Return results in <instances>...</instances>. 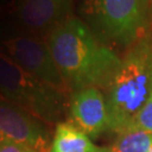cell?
Returning <instances> with one entry per match:
<instances>
[{
	"mask_svg": "<svg viewBox=\"0 0 152 152\" xmlns=\"http://www.w3.org/2000/svg\"><path fill=\"white\" fill-rule=\"evenodd\" d=\"M45 41L71 94L90 87L107 90L122 63L118 55L75 16L55 28Z\"/></svg>",
	"mask_w": 152,
	"mask_h": 152,
	"instance_id": "6da1fadb",
	"label": "cell"
},
{
	"mask_svg": "<svg viewBox=\"0 0 152 152\" xmlns=\"http://www.w3.org/2000/svg\"><path fill=\"white\" fill-rule=\"evenodd\" d=\"M106 92L108 129L120 134L133 124L152 94L151 38L131 46Z\"/></svg>",
	"mask_w": 152,
	"mask_h": 152,
	"instance_id": "7a4b0ae2",
	"label": "cell"
},
{
	"mask_svg": "<svg viewBox=\"0 0 152 152\" xmlns=\"http://www.w3.org/2000/svg\"><path fill=\"white\" fill-rule=\"evenodd\" d=\"M0 94L45 124H59L70 107L69 95L44 83L0 51Z\"/></svg>",
	"mask_w": 152,
	"mask_h": 152,
	"instance_id": "3957f363",
	"label": "cell"
},
{
	"mask_svg": "<svg viewBox=\"0 0 152 152\" xmlns=\"http://www.w3.org/2000/svg\"><path fill=\"white\" fill-rule=\"evenodd\" d=\"M92 23L105 37L123 46L143 38L149 23V7L141 0H89Z\"/></svg>",
	"mask_w": 152,
	"mask_h": 152,
	"instance_id": "277c9868",
	"label": "cell"
},
{
	"mask_svg": "<svg viewBox=\"0 0 152 152\" xmlns=\"http://www.w3.org/2000/svg\"><path fill=\"white\" fill-rule=\"evenodd\" d=\"M0 51L44 83L71 96L45 39L28 34L17 35L4 39Z\"/></svg>",
	"mask_w": 152,
	"mask_h": 152,
	"instance_id": "5b68a950",
	"label": "cell"
},
{
	"mask_svg": "<svg viewBox=\"0 0 152 152\" xmlns=\"http://www.w3.org/2000/svg\"><path fill=\"white\" fill-rule=\"evenodd\" d=\"M48 124L15 104L0 97V133L6 140L28 145L36 152H51Z\"/></svg>",
	"mask_w": 152,
	"mask_h": 152,
	"instance_id": "8992f818",
	"label": "cell"
},
{
	"mask_svg": "<svg viewBox=\"0 0 152 152\" xmlns=\"http://www.w3.org/2000/svg\"><path fill=\"white\" fill-rule=\"evenodd\" d=\"M72 0H14L12 15L28 35L46 39L51 33L68 20Z\"/></svg>",
	"mask_w": 152,
	"mask_h": 152,
	"instance_id": "52a82bcc",
	"label": "cell"
},
{
	"mask_svg": "<svg viewBox=\"0 0 152 152\" xmlns=\"http://www.w3.org/2000/svg\"><path fill=\"white\" fill-rule=\"evenodd\" d=\"M69 110L72 123L90 137H97L108 129L106 99L98 88H85L72 92Z\"/></svg>",
	"mask_w": 152,
	"mask_h": 152,
	"instance_id": "ba28073f",
	"label": "cell"
},
{
	"mask_svg": "<svg viewBox=\"0 0 152 152\" xmlns=\"http://www.w3.org/2000/svg\"><path fill=\"white\" fill-rule=\"evenodd\" d=\"M100 149L72 122H61L56 125L51 152H98Z\"/></svg>",
	"mask_w": 152,
	"mask_h": 152,
	"instance_id": "9c48e42d",
	"label": "cell"
},
{
	"mask_svg": "<svg viewBox=\"0 0 152 152\" xmlns=\"http://www.w3.org/2000/svg\"><path fill=\"white\" fill-rule=\"evenodd\" d=\"M152 145V133L131 126L121 132L106 152H148Z\"/></svg>",
	"mask_w": 152,
	"mask_h": 152,
	"instance_id": "30bf717a",
	"label": "cell"
},
{
	"mask_svg": "<svg viewBox=\"0 0 152 152\" xmlns=\"http://www.w3.org/2000/svg\"><path fill=\"white\" fill-rule=\"evenodd\" d=\"M131 126L139 127L152 133V94L147 103L144 104V106L141 108V110L139 112V114L136 115L135 120Z\"/></svg>",
	"mask_w": 152,
	"mask_h": 152,
	"instance_id": "8fae6325",
	"label": "cell"
},
{
	"mask_svg": "<svg viewBox=\"0 0 152 152\" xmlns=\"http://www.w3.org/2000/svg\"><path fill=\"white\" fill-rule=\"evenodd\" d=\"M0 152H36L33 150L32 148L28 145L22 144V143H17L14 141L5 140V141L0 142Z\"/></svg>",
	"mask_w": 152,
	"mask_h": 152,
	"instance_id": "7c38bea8",
	"label": "cell"
},
{
	"mask_svg": "<svg viewBox=\"0 0 152 152\" xmlns=\"http://www.w3.org/2000/svg\"><path fill=\"white\" fill-rule=\"evenodd\" d=\"M141 1L144 4V5L147 6V7H149V2H150V0H141Z\"/></svg>",
	"mask_w": 152,
	"mask_h": 152,
	"instance_id": "4fadbf2b",
	"label": "cell"
},
{
	"mask_svg": "<svg viewBox=\"0 0 152 152\" xmlns=\"http://www.w3.org/2000/svg\"><path fill=\"white\" fill-rule=\"evenodd\" d=\"M6 139L5 137H4V136H2V134H1V133H0V142H2V141H5Z\"/></svg>",
	"mask_w": 152,
	"mask_h": 152,
	"instance_id": "5bb4252c",
	"label": "cell"
},
{
	"mask_svg": "<svg viewBox=\"0 0 152 152\" xmlns=\"http://www.w3.org/2000/svg\"><path fill=\"white\" fill-rule=\"evenodd\" d=\"M98 152H106V148H102Z\"/></svg>",
	"mask_w": 152,
	"mask_h": 152,
	"instance_id": "9a60e30c",
	"label": "cell"
},
{
	"mask_svg": "<svg viewBox=\"0 0 152 152\" xmlns=\"http://www.w3.org/2000/svg\"><path fill=\"white\" fill-rule=\"evenodd\" d=\"M148 152H152V145L150 147V149H149V151H148Z\"/></svg>",
	"mask_w": 152,
	"mask_h": 152,
	"instance_id": "2e32d148",
	"label": "cell"
},
{
	"mask_svg": "<svg viewBox=\"0 0 152 152\" xmlns=\"http://www.w3.org/2000/svg\"><path fill=\"white\" fill-rule=\"evenodd\" d=\"M151 1H152V0H151Z\"/></svg>",
	"mask_w": 152,
	"mask_h": 152,
	"instance_id": "e0dca14e",
	"label": "cell"
}]
</instances>
